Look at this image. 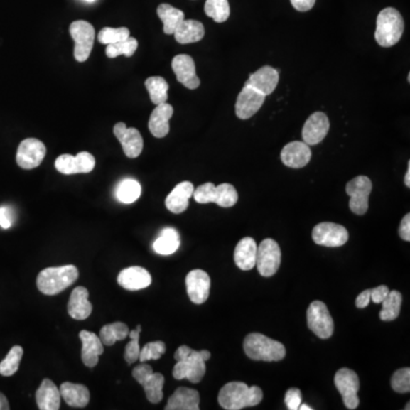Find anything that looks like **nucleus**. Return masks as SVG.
<instances>
[{
    "label": "nucleus",
    "mask_w": 410,
    "mask_h": 410,
    "mask_svg": "<svg viewBox=\"0 0 410 410\" xmlns=\"http://www.w3.org/2000/svg\"><path fill=\"white\" fill-rule=\"evenodd\" d=\"M211 358L207 350L195 351L187 345H181L176 351L177 364L173 367V375L176 379H188L190 383L198 384L207 372L205 362Z\"/></svg>",
    "instance_id": "nucleus-1"
},
{
    "label": "nucleus",
    "mask_w": 410,
    "mask_h": 410,
    "mask_svg": "<svg viewBox=\"0 0 410 410\" xmlns=\"http://www.w3.org/2000/svg\"><path fill=\"white\" fill-rule=\"evenodd\" d=\"M264 399L259 387H247L243 382H230L219 392V404L226 410H241L258 406Z\"/></svg>",
    "instance_id": "nucleus-2"
},
{
    "label": "nucleus",
    "mask_w": 410,
    "mask_h": 410,
    "mask_svg": "<svg viewBox=\"0 0 410 410\" xmlns=\"http://www.w3.org/2000/svg\"><path fill=\"white\" fill-rule=\"evenodd\" d=\"M79 277L77 268L73 264L62 267L46 268L37 277L38 290L45 296H56L71 286Z\"/></svg>",
    "instance_id": "nucleus-3"
},
{
    "label": "nucleus",
    "mask_w": 410,
    "mask_h": 410,
    "mask_svg": "<svg viewBox=\"0 0 410 410\" xmlns=\"http://www.w3.org/2000/svg\"><path fill=\"white\" fill-rule=\"evenodd\" d=\"M244 351L252 360L279 362L286 356V349L281 342L260 333H251L244 340Z\"/></svg>",
    "instance_id": "nucleus-4"
},
{
    "label": "nucleus",
    "mask_w": 410,
    "mask_h": 410,
    "mask_svg": "<svg viewBox=\"0 0 410 410\" xmlns=\"http://www.w3.org/2000/svg\"><path fill=\"white\" fill-rule=\"evenodd\" d=\"M404 22L401 14L392 7L383 9L376 20L375 41L379 46L392 47L401 39Z\"/></svg>",
    "instance_id": "nucleus-5"
},
{
    "label": "nucleus",
    "mask_w": 410,
    "mask_h": 410,
    "mask_svg": "<svg viewBox=\"0 0 410 410\" xmlns=\"http://www.w3.org/2000/svg\"><path fill=\"white\" fill-rule=\"evenodd\" d=\"M134 379L143 385L146 398L152 404H158L163 399L164 376L160 373H154L152 366L141 364L132 370Z\"/></svg>",
    "instance_id": "nucleus-6"
},
{
    "label": "nucleus",
    "mask_w": 410,
    "mask_h": 410,
    "mask_svg": "<svg viewBox=\"0 0 410 410\" xmlns=\"http://www.w3.org/2000/svg\"><path fill=\"white\" fill-rule=\"evenodd\" d=\"M70 33L75 41V58L77 62H86L92 53L95 41V29L87 21H75L70 26Z\"/></svg>",
    "instance_id": "nucleus-7"
},
{
    "label": "nucleus",
    "mask_w": 410,
    "mask_h": 410,
    "mask_svg": "<svg viewBox=\"0 0 410 410\" xmlns=\"http://www.w3.org/2000/svg\"><path fill=\"white\" fill-rule=\"evenodd\" d=\"M281 252L279 243L271 238H266L257 250L256 266L264 277H271L279 271L281 266Z\"/></svg>",
    "instance_id": "nucleus-8"
},
{
    "label": "nucleus",
    "mask_w": 410,
    "mask_h": 410,
    "mask_svg": "<svg viewBox=\"0 0 410 410\" xmlns=\"http://www.w3.org/2000/svg\"><path fill=\"white\" fill-rule=\"evenodd\" d=\"M308 327L319 339H330L333 335L334 321L326 304L313 301L307 311Z\"/></svg>",
    "instance_id": "nucleus-9"
},
{
    "label": "nucleus",
    "mask_w": 410,
    "mask_h": 410,
    "mask_svg": "<svg viewBox=\"0 0 410 410\" xmlns=\"http://www.w3.org/2000/svg\"><path fill=\"white\" fill-rule=\"evenodd\" d=\"M334 383L343 398L345 407L347 409H356L359 406L358 392L360 389V382L356 372L349 368H341L335 374Z\"/></svg>",
    "instance_id": "nucleus-10"
},
{
    "label": "nucleus",
    "mask_w": 410,
    "mask_h": 410,
    "mask_svg": "<svg viewBox=\"0 0 410 410\" xmlns=\"http://www.w3.org/2000/svg\"><path fill=\"white\" fill-rule=\"evenodd\" d=\"M373 184L366 176H358L347 184V195L350 196L349 207L353 213L358 215H365L368 210V198L372 193Z\"/></svg>",
    "instance_id": "nucleus-11"
},
{
    "label": "nucleus",
    "mask_w": 410,
    "mask_h": 410,
    "mask_svg": "<svg viewBox=\"0 0 410 410\" xmlns=\"http://www.w3.org/2000/svg\"><path fill=\"white\" fill-rule=\"evenodd\" d=\"M46 156V146L36 138H26L18 149L16 162L22 169L31 170L39 167Z\"/></svg>",
    "instance_id": "nucleus-12"
},
{
    "label": "nucleus",
    "mask_w": 410,
    "mask_h": 410,
    "mask_svg": "<svg viewBox=\"0 0 410 410\" xmlns=\"http://www.w3.org/2000/svg\"><path fill=\"white\" fill-rule=\"evenodd\" d=\"M96 161L94 155L88 152H80L73 155L63 154L55 161V168L63 175L75 173H90L95 168Z\"/></svg>",
    "instance_id": "nucleus-13"
},
{
    "label": "nucleus",
    "mask_w": 410,
    "mask_h": 410,
    "mask_svg": "<svg viewBox=\"0 0 410 410\" xmlns=\"http://www.w3.org/2000/svg\"><path fill=\"white\" fill-rule=\"evenodd\" d=\"M313 239L315 244L326 247H339L349 239L345 227L334 222H320L313 228Z\"/></svg>",
    "instance_id": "nucleus-14"
},
{
    "label": "nucleus",
    "mask_w": 410,
    "mask_h": 410,
    "mask_svg": "<svg viewBox=\"0 0 410 410\" xmlns=\"http://www.w3.org/2000/svg\"><path fill=\"white\" fill-rule=\"evenodd\" d=\"M266 96L245 84L236 101V115L242 120L252 118L264 105Z\"/></svg>",
    "instance_id": "nucleus-15"
},
{
    "label": "nucleus",
    "mask_w": 410,
    "mask_h": 410,
    "mask_svg": "<svg viewBox=\"0 0 410 410\" xmlns=\"http://www.w3.org/2000/svg\"><path fill=\"white\" fill-rule=\"evenodd\" d=\"M126 158H136L143 152L144 141L141 132L136 128H128L124 122H118L113 128Z\"/></svg>",
    "instance_id": "nucleus-16"
},
{
    "label": "nucleus",
    "mask_w": 410,
    "mask_h": 410,
    "mask_svg": "<svg viewBox=\"0 0 410 410\" xmlns=\"http://www.w3.org/2000/svg\"><path fill=\"white\" fill-rule=\"evenodd\" d=\"M186 287L190 301L193 303L202 304L209 298L211 279L204 270H192L186 276Z\"/></svg>",
    "instance_id": "nucleus-17"
},
{
    "label": "nucleus",
    "mask_w": 410,
    "mask_h": 410,
    "mask_svg": "<svg viewBox=\"0 0 410 410\" xmlns=\"http://www.w3.org/2000/svg\"><path fill=\"white\" fill-rule=\"evenodd\" d=\"M171 66H173L177 80L181 85H184L188 90H196L200 87L201 81L196 75L195 62L190 55H177L173 58Z\"/></svg>",
    "instance_id": "nucleus-18"
},
{
    "label": "nucleus",
    "mask_w": 410,
    "mask_h": 410,
    "mask_svg": "<svg viewBox=\"0 0 410 410\" xmlns=\"http://www.w3.org/2000/svg\"><path fill=\"white\" fill-rule=\"evenodd\" d=\"M330 131V120L323 112H315L310 115L302 130V138L308 145H317L324 141Z\"/></svg>",
    "instance_id": "nucleus-19"
},
{
    "label": "nucleus",
    "mask_w": 410,
    "mask_h": 410,
    "mask_svg": "<svg viewBox=\"0 0 410 410\" xmlns=\"http://www.w3.org/2000/svg\"><path fill=\"white\" fill-rule=\"evenodd\" d=\"M281 158L286 167L301 169L311 160V149L304 141H292L285 145Z\"/></svg>",
    "instance_id": "nucleus-20"
},
{
    "label": "nucleus",
    "mask_w": 410,
    "mask_h": 410,
    "mask_svg": "<svg viewBox=\"0 0 410 410\" xmlns=\"http://www.w3.org/2000/svg\"><path fill=\"white\" fill-rule=\"evenodd\" d=\"M79 338L82 343V350H81L82 362L87 367H96L99 362V356H102L104 352V345L99 336L92 333L90 330H81Z\"/></svg>",
    "instance_id": "nucleus-21"
},
{
    "label": "nucleus",
    "mask_w": 410,
    "mask_h": 410,
    "mask_svg": "<svg viewBox=\"0 0 410 410\" xmlns=\"http://www.w3.org/2000/svg\"><path fill=\"white\" fill-rule=\"evenodd\" d=\"M118 283L124 290H144L152 284V276L143 267L126 268L119 274Z\"/></svg>",
    "instance_id": "nucleus-22"
},
{
    "label": "nucleus",
    "mask_w": 410,
    "mask_h": 410,
    "mask_svg": "<svg viewBox=\"0 0 410 410\" xmlns=\"http://www.w3.org/2000/svg\"><path fill=\"white\" fill-rule=\"evenodd\" d=\"M279 73L271 66H264L261 69L254 72L249 77L247 85L264 94V96L273 94L276 87L279 85Z\"/></svg>",
    "instance_id": "nucleus-23"
},
{
    "label": "nucleus",
    "mask_w": 410,
    "mask_h": 410,
    "mask_svg": "<svg viewBox=\"0 0 410 410\" xmlns=\"http://www.w3.org/2000/svg\"><path fill=\"white\" fill-rule=\"evenodd\" d=\"M68 311L75 320H85L92 315V304L90 301V292L86 287L77 286L72 291L68 303Z\"/></svg>",
    "instance_id": "nucleus-24"
},
{
    "label": "nucleus",
    "mask_w": 410,
    "mask_h": 410,
    "mask_svg": "<svg viewBox=\"0 0 410 410\" xmlns=\"http://www.w3.org/2000/svg\"><path fill=\"white\" fill-rule=\"evenodd\" d=\"M194 193V185L190 181H183L173 188V192L166 198V207L170 212L183 213L190 205V198Z\"/></svg>",
    "instance_id": "nucleus-25"
},
{
    "label": "nucleus",
    "mask_w": 410,
    "mask_h": 410,
    "mask_svg": "<svg viewBox=\"0 0 410 410\" xmlns=\"http://www.w3.org/2000/svg\"><path fill=\"white\" fill-rule=\"evenodd\" d=\"M173 115V107L168 103L156 105L149 121V129L154 137L163 138L169 134V121Z\"/></svg>",
    "instance_id": "nucleus-26"
},
{
    "label": "nucleus",
    "mask_w": 410,
    "mask_h": 410,
    "mask_svg": "<svg viewBox=\"0 0 410 410\" xmlns=\"http://www.w3.org/2000/svg\"><path fill=\"white\" fill-rule=\"evenodd\" d=\"M200 393L190 387H180L168 400L166 410H198Z\"/></svg>",
    "instance_id": "nucleus-27"
},
{
    "label": "nucleus",
    "mask_w": 410,
    "mask_h": 410,
    "mask_svg": "<svg viewBox=\"0 0 410 410\" xmlns=\"http://www.w3.org/2000/svg\"><path fill=\"white\" fill-rule=\"evenodd\" d=\"M258 245L251 237H245L238 242L234 253L236 266L242 270H251L256 267Z\"/></svg>",
    "instance_id": "nucleus-28"
},
{
    "label": "nucleus",
    "mask_w": 410,
    "mask_h": 410,
    "mask_svg": "<svg viewBox=\"0 0 410 410\" xmlns=\"http://www.w3.org/2000/svg\"><path fill=\"white\" fill-rule=\"evenodd\" d=\"M60 392L54 382L45 379L36 393L38 408L41 410H58L60 407Z\"/></svg>",
    "instance_id": "nucleus-29"
},
{
    "label": "nucleus",
    "mask_w": 410,
    "mask_h": 410,
    "mask_svg": "<svg viewBox=\"0 0 410 410\" xmlns=\"http://www.w3.org/2000/svg\"><path fill=\"white\" fill-rule=\"evenodd\" d=\"M60 392L64 401L71 407L85 408L90 404V392L85 385L64 382L60 387Z\"/></svg>",
    "instance_id": "nucleus-30"
},
{
    "label": "nucleus",
    "mask_w": 410,
    "mask_h": 410,
    "mask_svg": "<svg viewBox=\"0 0 410 410\" xmlns=\"http://www.w3.org/2000/svg\"><path fill=\"white\" fill-rule=\"evenodd\" d=\"M173 35L177 43L187 45L202 41L205 35V29L203 24L198 21L184 20L179 24Z\"/></svg>",
    "instance_id": "nucleus-31"
},
{
    "label": "nucleus",
    "mask_w": 410,
    "mask_h": 410,
    "mask_svg": "<svg viewBox=\"0 0 410 410\" xmlns=\"http://www.w3.org/2000/svg\"><path fill=\"white\" fill-rule=\"evenodd\" d=\"M180 247V236L175 228H164L160 236L155 239L153 249L161 256H170Z\"/></svg>",
    "instance_id": "nucleus-32"
},
{
    "label": "nucleus",
    "mask_w": 410,
    "mask_h": 410,
    "mask_svg": "<svg viewBox=\"0 0 410 410\" xmlns=\"http://www.w3.org/2000/svg\"><path fill=\"white\" fill-rule=\"evenodd\" d=\"M158 15L163 22V31L166 35H173L179 24L185 20L184 12L169 4H161L158 7Z\"/></svg>",
    "instance_id": "nucleus-33"
},
{
    "label": "nucleus",
    "mask_w": 410,
    "mask_h": 410,
    "mask_svg": "<svg viewBox=\"0 0 410 410\" xmlns=\"http://www.w3.org/2000/svg\"><path fill=\"white\" fill-rule=\"evenodd\" d=\"M128 335H129V327L126 326L124 323L117 321L113 324H107L102 327L98 336L104 345L111 347L117 341H124Z\"/></svg>",
    "instance_id": "nucleus-34"
},
{
    "label": "nucleus",
    "mask_w": 410,
    "mask_h": 410,
    "mask_svg": "<svg viewBox=\"0 0 410 410\" xmlns=\"http://www.w3.org/2000/svg\"><path fill=\"white\" fill-rule=\"evenodd\" d=\"M402 296L399 291H390L387 298L382 301L379 318L383 321H392L398 318L401 309Z\"/></svg>",
    "instance_id": "nucleus-35"
},
{
    "label": "nucleus",
    "mask_w": 410,
    "mask_h": 410,
    "mask_svg": "<svg viewBox=\"0 0 410 410\" xmlns=\"http://www.w3.org/2000/svg\"><path fill=\"white\" fill-rule=\"evenodd\" d=\"M141 195V186L137 180L131 178L124 179L115 190V196L121 203L131 204L137 201Z\"/></svg>",
    "instance_id": "nucleus-36"
},
{
    "label": "nucleus",
    "mask_w": 410,
    "mask_h": 410,
    "mask_svg": "<svg viewBox=\"0 0 410 410\" xmlns=\"http://www.w3.org/2000/svg\"><path fill=\"white\" fill-rule=\"evenodd\" d=\"M145 87L149 90V97L153 104L160 105V104L167 103L169 85L166 79L162 77H149L145 81Z\"/></svg>",
    "instance_id": "nucleus-37"
},
{
    "label": "nucleus",
    "mask_w": 410,
    "mask_h": 410,
    "mask_svg": "<svg viewBox=\"0 0 410 410\" xmlns=\"http://www.w3.org/2000/svg\"><path fill=\"white\" fill-rule=\"evenodd\" d=\"M204 12L217 23H224L230 18V3L228 0H207Z\"/></svg>",
    "instance_id": "nucleus-38"
},
{
    "label": "nucleus",
    "mask_w": 410,
    "mask_h": 410,
    "mask_svg": "<svg viewBox=\"0 0 410 410\" xmlns=\"http://www.w3.org/2000/svg\"><path fill=\"white\" fill-rule=\"evenodd\" d=\"M22 357H23V347L20 345L13 347L9 350L6 358L0 362V375L5 376V377L14 375L20 367Z\"/></svg>",
    "instance_id": "nucleus-39"
},
{
    "label": "nucleus",
    "mask_w": 410,
    "mask_h": 410,
    "mask_svg": "<svg viewBox=\"0 0 410 410\" xmlns=\"http://www.w3.org/2000/svg\"><path fill=\"white\" fill-rule=\"evenodd\" d=\"M238 194L235 187L230 184H221L215 186V202L221 207H232L237 203Z\"/></svg>",
    "instance_id": "nucleus-40"
},
{
    "label": "nucleus",
    "mask_w": 410,
    "mask_h": 410,
    "mask_svg": "<svg viewBox=\"0 0 410 410\" xmlns=\"http://www.w3.org/2000/svg\"><path fill=\"white\" fill-rule=\"evenodd\" d=\"M138 48V41L135 38H126V41L107 45V56L109 58H115L120 55H126V58H131Z\"/></svg>",
    "instance_id": "nucleus-41"
},
{
    "label": "nucleus",
    "mask_w": 410,
    "mask_h": 410,
    "mask_svg": "<svg viewBox=\"0 0 410 410\" xmlns=\"http://www.w3.org/2000/svg\"><path fill=\"white\" fill-rule=\"evenodd\" d=\"M141 326L138 325L135 330H129L130 342L126 345L124 350V359L128 364H134L139 359L141 347H139V335H141Z\"/></svg>",
    "instance_id": "nucleus-42"
},
{
    "label": "nucleus",
    "mask_w": 410,
    "mask_h": 410,
    "mask_svg": "<svg viewBox=\"0 0 410 410\" xmlns=\"http://www.w3.org/2000/svg\"><path fill=\"white\" fill-rule=\"evenodd\" d=\"M130 37V31L128 28H104L98 33V41L104 45H111V43H119V41H126Z\"/></svg>",
    "instance_id": "nucleus-43"
},
{
    "label": "nucleus",
    "mask_w": 410,
    "mask_h": 410,
    "mask_svg": "<svg viewBox=\"0 0 410 410\" xmlns=\"http://www.w3.org/2000/svg\"><path fill=\"white\" fill-rule=\"evenodd\" d=\"M166 350H167V347L164 345V342H151L141 349V353H139V360L141 362H146L149 360H158L166 353Z\"/></svg>",
    "instance_id": "nucleus-44"
},
{
    "label": "nucleus",
    "mask_w": 410,
    "mask_h": 410,
    "mask_svg": "<svg viewBox=\"0 0 410 410\" xmlns=\"http://www.w3.org/2000/svg\"><path fill=\"white\" fill-rule=\"evenodd\" d=\"M391 387L398 393H408L410 391V368H401L393 374Z\"/></svg>",
    "instance_id": "nucleus-45"
},
{
    "label": "nucleus",
    "mask_w": 410,
    "mask_h": 410,
    "mask_svg": "<svg viewBox=\"0 0 410 410\" xmlns=\"http://www.w3.org/2000/svg\"><path fill=\"white\" fill-rule=\"evenodd\" d=\"M215 186L212 183H207V184L198 186L193 193V198L198 203L207 204L213 203L215 202Z\"/></svg>",
    "instance_id": "nucleus-46"
},
{
    "label": "nucleus",
    "mask_w": 410,
    "mask_h": 410,
    "mask_svg": "<svg viewBox=\"0 0 410 410\" xmlns=\"http://www.w3.org/2000/svg\"><path fill=\"white\" fill-rule=\"evenodd\" d=\"M302 402L301 391L298 389H290L285 394V404L287 409L298 410Z\"/></svg>",
    "instance_id": "nucleus-47"
},
{
    "label": "nucleus",
    "mask_w": 410,
    "mask_h": 410,
    "mask_svg": "<svg viewBox=\"0 0 410 410\" xmlns=\"http://www.w3.org/2000/svg\"><path fill=\"white\" fill-rule=\"evenodd\" d=\"M14 222V212L9 207H0V227L9 230Z\"/></svg>",
    "instance_id": "nucleus-48"
},
{
    "label": "nucleus",
    "mask_w": 410,
    "mask_h": 410,
    "mask_svg": "<svg viewBox=\"0 0 410 410\" xmlns=\"http://www.w3.org/2000/svg\"><path fill=\"white\" fill-rule=\"evenodd\" d=\"M389 292H390V290H389V287L385 286V285L375 287L373 290H370V300H372L374 303H382V301L387 298Z\"/></svg>",
    "instance_id": "nucleus-49"
},
{
    "label": "nucleus",
    "mask_w": 410,
    "mask_h": 410,
    "mask_svg": "<svg viewBox=\"0 0 410 410\" xmlns=\"http://www.w3.org/2000/svg\"><path fill=\"white\" fill-rule=\"evenodd\" d=\"M399 235L404 239V241H410V215H404V219H402L401 224L399 227Z\"/></svg>",
    "instance_id": "nucleus-50"
},
{
    "label": "nucleus",
    "mask_w": 410,
    "mask_h": 410,
    "mask_svg": "<svg viewBox=\"0 0 410 410\" xmlns=\"http://www.w3.org/2000/svg\"><path fill=\"white\" fill-rule=\"evenodd\" d=\"M291 4L298 12H308L315 6V0H291Z\"/></svg>",
    "instance_id": "nucleus-51"
},
{
    "label": "nucleus",
    "mask_w": 410,
    "mask_h": 410,
    "mask_svg": "<svg viewBox=\"0 0 410 410\" xmlns=\"http://www.w3.org/2000/svg\"><path fill=\"white\" fill-rule=\"evenodd\" d=\"M370 302V290H365L357 296L356 306L359 309L367 307Z\"/></svg>",
    "instance_id": "nucleus-52"
},
{
    "label": "nucleus",
    "mask_w": 410,
    "mask_h": 410,
    "mask_svg": "<svg viewBox=\"0 0 410 410\" xmlns=\"http://www.w3.org/2000/svg\"><path fill=\"white\" fill-rule=\"evenodd\" d=\"M9 404L6 396H4L3 393L0 392V410H9Z\"/></svg>",
    "instance_id": "nucleus-53"
},
{
    "label": "nucleus",
    "mask_w": 410,
    "mask_h": 410,
    "mask_svg": "<svg viewBox=\"0 0 410 410\" xmlns=\"http://www.w3.org/2000/svg\"><path fill=\"white\" fill-rule=\"evenodd\" d=\"M404 184H406V186L410 187V162H408V169L406 177H404Z\"/></svg>",
    "instance_id": "nucleus-54"
},
{
    "label": "nucleus",
    "mask_w": 410,
    "mask_h": 410,
    "mask_svg": "<svg viewBox=\"0 0 410 410\" xmlns=\"http://www.w3.org/2000/svg\"><path fill=\"white\" fill-rule=\"evenodd\" d=\"M313 408L308 407V404H300V407H298V410H311Z\"/></svg>",
    "instance_id": "nucleus-55"
},
{
    "label": "nucleus",
    "mask_w": 410,
    "mask_h": 410,
    "mask_svg": "<svg viewBox=\"0 0 410 410\" xmlns=\"http://www.w3.org/2000/svg\"><path fill=\"white\" fill-rule=\"evenodd\" d=\"M404 409H409V402L407 404V407H404Z\"/></svg>",
    "instance_id": "nucleus-56"
},
{
    "label": "nucleus",
    "mask_w": 410,
    "mask_h": 410,
    "mask_svg": "<svg viewBox=\"0 0 410 410\" xmlns=\"http://www.w3.org/2000/svg\"><path fill=\"white\" fill-rule=\"evenodd\" d=\"M86 1H88V3H92V1H95V0H86Z\"/></svg>",
    "instance_id": "nucleus-57"
}]
</instances>
